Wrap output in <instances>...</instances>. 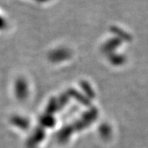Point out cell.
<instances>
[{
    "label": "cell",
    "instance_id": "2",
    "mask_svg": "<svg viewBox=\"0 0 148 148\" xmlns=\"http://www.w3.org/2000/svg\"><path fill=\"white\" fill-rule=\"evenodd\" d=\"M36 3H48V2H50L52 0H33Z\"/></svg>",
    "mask_w": 148,
    "mask_h": 148
},
{
    "label": "cell",
    "instance_id": "1",
    "mask_svg": "<svg viewBox=\"0 0 148 148\" xmlns=\"http://www.w3.org/2000/svg\"><path fill=\"white\" fill-rule=\"evenodd\" d=\"M6 26H7V21H6V20L3 16L0 15V30L4 29Z\"/></svg>",
    "mask_w": 148,
    "mask_h": 148
}]
</instances>
